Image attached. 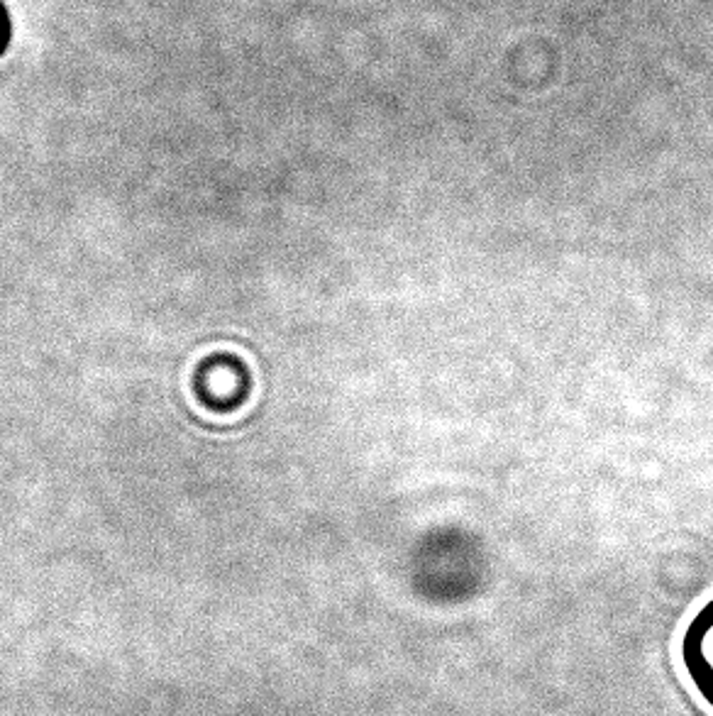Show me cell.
I'll return each instance as SVG.
<instances>
[{
    "instance_id": "1",
    "label": "cell",
    "mask_w": 713,
    "mask_h": 716,
    "mask_svg": "<svg viewBox=\"0 0 713 716\" xmlns=\"http://www.w3.org/2000/svg\"><path fill=\"white\" fill-rule=\"evenodd\" d=\"M682 662L699 697L713 709V597L684 628Z\"/></svg>"
},
{
    "instance_id": "2",
    "label": "cell",
    "mask_w": 713,
    "mask_h": 716,
    "mask_svg": "<svg viewBox=\"0 0 713 716\" xmlns=\"http://www.w3.org/2000/svg\"><path fill=\"white\" fill-rule=\"evenodd\" d=\"M10 42H13V20H10V13L5 8V3L0 0V56L8 51Z\"/></svg>"
}]
</instances>
